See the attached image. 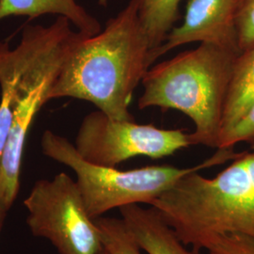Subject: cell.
I'll list each match as a JSON object with an SVG mask.
<instances>
[{"label":"cell","instance_id":"cell-3","mask_svg":"<svg viewBox=\"0 0 254 254\" xmlns=\"http://www.w3.org/2000/svg\"><path fill=\"white\" fill-rule=\"evenodd\" d=\"M149 206L156 209L186 246L200 252L210 236L254 240V152L239 153L214 178L193 172Z\"/></svg>","mask_w":254,"mask_h":254},{"label":"cell","instance_id":"cell-18","mask_svg":"<svg viewBox=\"0 0 254 254\" xmlns=\"http://www.w3.org/2000/svg\"><path fill=\"white\" fill-rule=\"evenodd\" d=\"M7 214H8V212L5 211L4 209L0 206V233H1V230H2V227H3L4 221H5L6 217H7Z\"/></svg>","mask_w":254,"mask_h":254},{"label":"cell","instance_id":"cell-11","mask_svg":"<svg viewBox=\"0 0 254 254\" xmlns=\"http://www.w3.org/2000/svg\"><path fill=\"white\" fill-rule=\"evenodd\" d=\"M254 104V46L238 55L234 64L219 140L243 118Z\"/></svg>","mask_w":254,"mask_h":254},{"label":"cell","instance_id":"cell-14","mask_svg":"<svg viewBox=\"0 0 254 254\" xmlns=\"http://www.w3.org/2000/svg\"><path fill=\"white\" fill-rule=\"evenodd\" d=\"M208 254H254V240L239 235H215L202 245Z\"/></svg>","mask_w":254,"mask_h":254},{"label":"cell","instance_id":"cell-13","mask_svg":"<svg viewBox=\"0 0 254 254\" xmlns=\"http://www.w3.org/2000/svg\"><path fill=\"white\" fill-rule=\"evenodd\" d=\"M100 230L105 249L110 254H141V250L121 218L100 217L94 219Z\"/></svg>","mask_w":254,"mask_h":254},{"label":"cell","instance_id":"cell-5","mask_svg":"<svg viewBox=\"0 0 254 254\" xmlns=\"http://www.w3.org/2000/svg\"><path fill=\"white\" fill-rule=\"evenodd\" d=\"M41 146L46 156L69 167L75 173L76 185L92 219L129 204L149 205L185 175L225 163L239 154L234 149H218L213 156L191 168L148 166L121 171L88 162L77 153L73 143L50 130L44 132Z\"/></svg>","mask_w":254,"mask_h":254},{"label":"cell","instance_id":"cell-2","mask_svg":"<svg viewBox=\"0 0 254 254\" xmlns=\"http://www.w3.org/2000/svg\"><path fill=\"white\" fill-rule=\"evenodd\" d=\"M71 21L59 16L50 26L29 25L18 46L0 42V78L10 83L13 115L0 162V206L9 212L18 196L27 134L73 47L87 36L74 31Z\"/></svg>","mask_w":254,"mask_h":254},{"label":"cell","instance_id":"cell-1","mask_svg":"<svg viewBox=\"0 0 254 254\" xmlns=\"http://www.w3.org/2000/svg\"><path fill=\"white\" fill-rule=\"evenodd\" d=\"M151 46L135 0L109 19L104 30L73 47L48 94V102L70 97L87 101L110 118L134 121L129 107L150 69Z\"/></svg>","mask_w":254,"mask_h":254},{"label":"cell","instance_id":"cell-6","mask_svg":"<svg viewBox=\"0 0 254 254\" xmlns=\"http://www.w3.org/2000/svg\"><path fill=\"white\" fill-rule=\"evenodd\" d=\"M31 234L49 240L59 254H101L104 244L76 182L66 173L41 179L24 200Z\"/></svg>","mask_w":254,"mask_h":254},{"label":"cell","instance_id":"cell-4","mask_svg":"<svg viewBox=\"0 0 254 254\" xmlns=\"http://www.w3.org/2000/svg\"><path fill=\"white\" fill-rule=\"evenodd\" d=\"M240 53L200 44L155 65L142 78L138 109L156 107L181 111L195 127L190 134L192 145L218 149L229 84Z\"/></svg>","mask_w":254,"mask_h":254},{"label":"cell","instance_id":"cell-17","mask_svg":"<svg viewBox=\"0 0 254 254\" xmlns=\"http://www.w3.org/2000/svg\"><path fill=\"white\" fill-rule=\"evenodd\" d=\"M0 162L8 141L13 115V100L10 83L5 78H0Z\"/></svg>","mask_w":254,"mask_h":254},{"label":"cell","instance_id":"cell-12","mask_svg":"<svg viewBox=\"0 0 254 254\" xmlns=\"http://www.w3.org/2000/svg\"><path fill=\"white\" fill-rule=\"evenodd\" d=\"M140 23L148 37L151 52L165 42L179 17L181 0H135Z\"/></svg>","mask_w":254,"mask_h":254},{"label":"cell","instance_id":"cell-8","mask_svg":"<svg viewBox=\"0 0 254 254\" xmlns=\"http://www.w3.org/2000/svg\"><path fill=\"white\" fill-rule=\"evenodd\" d=\"M236 0H190L184 22L150 54L152 64L178 46L213 44L240 52L236 26Z\"/></svg>","mask_w":254,"mask_h":254},{"label":"cell","instance_id":"cell-7","mask_svg":"<svg viewBox=\"0 0 254 254\" xmlns=\"http://www.w3.org/2000/svg\"><path fill=\"white\" fill-rule=\"evenodd\" d=\"M73 145L88 162L116 168L137 156L167 157L192 143L190 134L181 129L118 121L97 109L82 120Z\"/></svg>","mask_w":254,"mask_h":254},{"label":"cell","instance_id":"cell-15","mask_svg":"<svg viewBox=\"0 0 254 254\" xmlns=\"http://www.w3.org/2000/svg\"><path fill=\"white\" fill-rule=\"evenodd\" d=\"M236 26L242 52L254 46V0H236Z\"/></svg>","mask_w":254,"mask_h":254},{"label":"cell","instance_id":"cell-9","mask_svg":"<svg viewBox=\"0 0 254 254\" xmlns=\"http://www.w3.org/2000/svg\"><path fill=\"white\" fill-rule=\"evenodd\" d=\"M127 230L148 254H200L185 245L156 209L129 204L119 208Z\"/></svg>","mask_w":254,"mask_h":254},{"label":"cell","instance_id":"cell-16","mask_svg":"<svg viewBox=\"0 0 254 254\" xmlns=\"http://www.w3.org/2000/svg\"><path fill=\"white\" fill-rule=\"evenodd\" d=\"M240 142L254 145V104L243 118L220 138L218 149L234 148Z\"/></svg>","mask_w":254,"mask_h":254},{"label":"cell","instance_id":"cell-10","mask_svg":"<svg viewBox=\"0 0 254 254\" xmlns=\"http://www.w3.org/2000/svg\"><path fill=\"white\" fill-rule=\"evenodd\" d=\"M46 14L69 19L78 31L88 36L102 30L100 22L75 0H0V21L10 16L34 19Z\"/></svg>","mask_w":254,"mask_h":254},{"label":"cell","instance_id":"cell-19","mask_svg":"<svg viewBox=\"0 0 254 254\" xmlns=\"http://www.w3.org/2000/svg\"><path fill=\"white\" fill-rule=\"evenodd\" d=\"M101 254H109V252H108V251H107V250H106V249H105V248H104V250H103V252H102V253H101Z\"/></svg>","mask_w":254,"mask_h":254}]
</instances>
